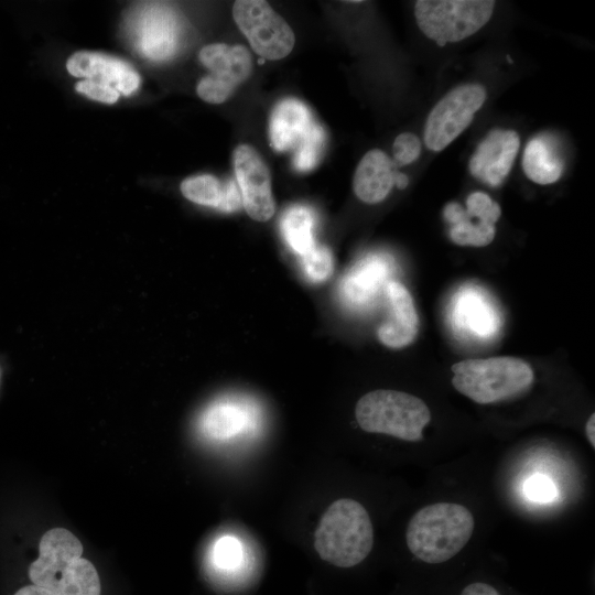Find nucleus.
<instances>
[{"instance_id":"obj_1","label":"nucleus","mask_w":595,"mask_h":595,"mask_svg":"<svg viewBox=\"0 0 595 595\" xmlns=\"http://www.w3.org/2000/svg\"><path fill=\"white\" fill-rule=\"evenodd\" d=\"M80 541L64 528L45 532L39 558L29 567L32 583L52 595H100V581L91 562L84 559Z\"/></svg>"},{"instance_id":"obj_2","label":"nucleus","mask_w":595,"mask_h":595,"mask_svg":"<svg viewBox=\"0 0 595 595\" xmlns=\"http://www.w3.org/2000/svg\"><path fill=\"white\" fill-rule=\"evenodd\" d=\"M475 528L472 512L454 502H435L418 510L410 519L405 541L419 560L443 563L469 541Z\"/></svg>"},{"instance_id":"obj_3","label":"nucleus","mask_w":595,"mask_h":595,"mask_svg":"<svg viewBox=\"0 0 595 595\" xmlns=\"http://www.w3.org/2000/svg\"><path fill=\"white\" fill-rule=\"evenodd\" d=\"M374 545V528L365 507L349 498L332 502L314 533V548L321 559L351 567L364 561Z\"/></svg>"},{"instance_id":"obj_4","label":"nucleus","mask_w":595,"mask_h":595,"mask_svg":"<svg viewBox=\"0 0 595 595\" xmlns=\"http://www.w3.org/2000/svg\"><path fill=\"white\" fill-rule=\"evenodd\" d=\"M451 370L453 387L479 404L512 398L529 389L534 378L528 363L511 356L466 359Z\"/></svg>"},{"instance_id":"obj_5","label":"nucleus","mask_w":595,"mask_h":595,"mask_svg":"<svg viewBox=\"0 0 595 595\" xmlns=\"http://www.w3.org/2000/svg\"><path fill=\"white\" fill-rule=\"evenodd\" d=\"M358 425L368 433H380L403 441L423 440L431 421L429 407L420 398L396 390H374L363 396L355 408Z\"/></svg>"},{"instance_id":"obj_6","label":"nucleus","mask_w":595,"mask_h":595,"mask_svg":"<svg viewBox=\"0 0 595 595\" xmlns=\"http://www.w3.org/2000/svg\"><path fill=\"white\" fill-rule=\"evenodd\" d=\"M495 1L419 0L414 17L422 33L444 46L462 41L480 30L491 18Z\"/></svg>"},{"instance_id":"obj_7","label":"nucleus","mask_w":595,"mask_h":595,"mask_svg":"<svg viewBox=\"0 0 595 595\" xmlns=\"http://www.w3.org/2000/svg\"><path fill=\"white\" fill-rule=\"evenodd\" d=\"M486 100L479 84H463L448 91L430 111L423 139L428 149L439 152L450 145L473 121Z\"/></svg>"},{"instance_id":"obj_8","label":"nucleus","mask_w":595,"mask_h":595,"mask_svg":"<svg viewBox=\"0 0 595 595\" xmlns=\"http://www.w3.org/2000/svg\"><path fill=\"white\" fill-rule=\"evenodd\" d=\"M232 15L253 51L261 57L275 61L292 51L294 33L268 2L238 0L234 3Z\"/></svg>"},{"instance_id":"obj_9","label":"nucleus","mask_w":595,"mask_h":595,"mask_svg":"<svg viewBox=\"0 0 595 595\" xmlns=\"http://www.w3.org/2000/svg\"><path fill=\"white\" fill-rule=\"evenodd\" d=\"M501 215L498 203L484 192H473L463 207L456 202L443 208V218L450 226V238L458 246L485 247L496 234L495 224Z\"/></svg>"},{"instance_id":"obj_10","label":"nucleus","mask_w":595,"mask_h":595,"mask_svg":"<svg viewBox=\"0 0 595 595\" xmlns=\"http://www.w3.org/2000/svg\"><path fill=\"white\" fill-rule=\"evenodd\" d=\"M242 207L257 221L269 220L275 210L271 176L260 154L248 144L238 145L232 155Z\"/></svg>"},{"instance_id":"obj_11","label":"nucleus","mask_w":595,"mask_h":595,"mask_svg":"<svg viewBox=\"0 0 595 595\" xmlns=\"http://www.w3.org/2000/svg\"><path fill=\"white\" fill-rule=\"evenodd\" d=\"M178 30L175 13L162 3L143 6L131 19V31L138 51L152 61H164L174 54Z\"/></svg>"},{"instance_id":"obj_12","label":"nucleus","mask_w":595,"mask_h":595,"mask_svg":"<svg viewBox=\"0 0 595 595\" xmlns=\"http://www.w3.org/2000/svg\"><path fill=\"white\" fill-rule=\"evenodd\" d=\"M520 147L516 131L491 130L473 153L468 169L470 174L490 187H498L509 174Z\"/></svg>"},{"instance_id":"obj_13","label":"nucleus","mask_w":595,"mask_h":595,"mask_svg":"<svg viewBox=\"0 0 595 595\" xmlns=\"http://www.w3.org/2000/svg\"><path fill=\"white\" fill-rule=\"evenodd\" d=\"M392 271V259L387 255L372 253L359 260L343 278L339 292L343 301L351 307L369 305L387 285Z\"/></svg>"},{"instance_id":"obj_14","label":"nucleus","mask_w":595,"mask_h":595,"mask_svg":"<svg viewBox=\"0 0 595 595\" xmlns=\"http://www.w3.org/2000/svg\"><path fill=\"white\" fill-rule=\"evenodd\" d=\"M66 67L73 76L107 84L125 96L140 85V76L131 65L101 53L77 52L68 58Z\"/></svg>"},{"instance_id":"obj_15","label":"nucleus","mask_w":595,"mask_h":595,"mask_svg":"<svg viewBox=\"0 0 595 595\" xmlns=\"http://www.w3.org/2000/svg\"><path fill=\"white\" fill-rule=\"evenodd\" d=\"M388 302L387 320L379 326V340L390 348L411 344L419 329V316L408 289L398 281H389L385 288Z\"/></svg>"},{"instance_id":"obj_16","label":"nucleus","mask_w":595,"mask_h":595,"mask_svg":"<svg viewBox=\"0 0 595 595\" xmlns=\"http://www.w3.org/2000/svg\"><path fill=\"white\" fill-rule=\"evenodd\" d=\"M452 305L453 324L462 333L485 339L491 338L499 331V313L475 286H465L457 291Z\"/></svg>"},{"instance_id":"obj_17","label":"nucleus","mask_w":595,"mask_h":595,"mask_svg":"<svg viewBox=\"0 0 595 595\" xmlns=\"http://www.w3.org/2000/svg\"><path fill=\"white\" fill-rule=\"evenodd\" d=\"M397 172L393 161L381 150L368 151L357 165L353 186L356 196L367 204L383 201L393 185Z\"/></svg>"},{"instance_id":"obj_18","label":"nucleus","mask_w":595,"mask_h":595,"mask_svg":"<svg viewBox=\"0 0 595 595\" xmlns=\"http://www.w3.org/2000/svg\"><path fill=\"white\" fill-rule=\"evenodd\" d=\"M314 122L309 107L286 98L275 105L269 122L270 143L275 151L293 150Z\"/></svg>"},{"instance_id":"obj_19","label":"nucleus","mask_w":595,"mask_h":595,"mask_svg":"<svg viewBox=\"0 0 595 595\" xmlns=\"http://www.w3.org/2000/svg\"><path fill=\"white\" fill-rule=\"evenodd\" d=\"M201 62L214 75L235 88L245 82L252 71L249 51L241 45L214 43L204 46L199 52Z\"/></svg>"},{"instance_id":"obj_20","label":"nucleus","mask_w":595,"mask_h":595,"mask_svg":"<svg viewBox=\"0 0 595 595\" xmlns=\"http://www.w3.org/2000/svg\"><path fill=\"white\" fill-rule=\"evenodd\" d=\"M522 167L532 182L547 185L556 182L562 176L564 164L551 141L539 136L527 143Z\"/></svg>"},{"instance_id":"obj_21","label":"nucleus","mask_w":595,"mask_h":595,"mask_svg":"<svg viewBox=\"0 0 595 595\" xmlns=\"http://www.w3.org/2000/svg\"><path fill=\"white\" fill-rule=\"evenodd\" d=\"M248 412L234 401L224 400L210 404L203 413L201 431L212 439H225L234 435L248 423Z\"/></svg>"},{"instance_id":"obj_22","label":"nucleus","mask_w":595,"mask_h":595,"mask_svg":"<svg viewBox=\"0 0 595 595\" xmlns=\"http://www.w3.org/2000/svg\"><path fill=\"white\" fill-rule=\"evenodd\" d=\"M315 216L304 205H292L282 215L280 228L288 246L301 257L316 245L314 239Z\"/></svg>"},{"instance_id":"obj_23","label":"nucleus","mask_w":595,"mask_h":595,"mask_svg":"<svg viewBox=\"0 0 595 595\" xmlns=\"http://www.w3.org/2000/svg\"><path fill=\"white\" fill-rule=\"evenodd\" d=\"M325 145V131L314 121L293 149V166L299 172H310L320 163Z\"/></svg>"},{"instance_id":"obj_24","label":"nucleus","mask_w":595,"mask_h":595,"mask_svg":"<svg viewBox=\"0 0 595 595\" xmlns=\"http://www.w3.org/2000/svg\"><path fill=\"white\" fill-rule=\"evenodd\" d=\"M181 191L187 199L214 208H218L223 198V183L210 174L185 178L181 184Z\"/></svg>"},{"instance_id":"obj_25","label":"nucleus","mask_w":595,"mask_h":595,"mask_svg":"<svg viewBox=\"0 0 595 595\" xmlns=\"http://www.w3.org/2000/svg\"><path fill=\"white\" fill-rule=\"evenodd\" d=\"M242 550L232 537L219 539L213 548L210 562L215 571L224 575H234L241 570Z\"/></svg>"},{"instance_id":"obj_26","label":"nucleus","mask_w":595,"mask_h":595,"mask_svg":"<svg viewBox=\"0 0 595 595\" xmlns=\"http://www.w3.org/2000/svg\"><path fill=\"white\" fill-rule=\"evenodd\" d=\"M302 267L310 281L320 283L327 280L333 272V257L329 249L322 245H315L313 249L302 256Z\"/></svg>"},{"instance_id":"obj_27","label":"nucleus","mask_w":595,"mask_h":595,"mask_svg":"<svg viewBox=\"0 0 595 595\" xmlns=\"http://www.w3.org/2000/svg\"><path fill=\"white\" fill-rule=\"evenodd\" d=\"M196 90L203 100L210 104H221L230 97L235 87L209 74L198 82Z\"/></svg>"},{"instance_id":"obj_28","label":"nucleus","mask_w":595,"mask_h":595,"mask_svg":"<svg viewBox=\"0 0 595 595\" xmlns=\"http://www.w3.org/2000/svg\"><path fill=\"white\" fill-rule=\"evenodd\" d=\"M420 139L410 132H403L399 134L392 147L394 165H408L414 162L421 153Z\"/></svg>"},{"instance_id":"obj_29","label":"nucleus","mask_w":595,"mask_h":595,"mask_svg":"<svg viewBox=\"0 0 595 595\" xmlns=\"http://www.w3.org/2000/svg\"><path fill=\"white\" fill-rule=\"evenodd\" d=\"M524 495L536 502H550L555 499L556 488L553 482L544 475H533L523 486Z\"/></svg>"},{"instance_id":"obj_30","label":"nucleus","mask_w":595,"mask_h":595,"mask_svg":"<svg viewBox=\"0 0 595 595\" xmlns=\"http://www.w3.org/2000/svg\"><path fill=\"white\" fill-rule=\"evenodd\" d=\"M76 90L94 100L105 104H115L120 96L113 87L91 79L78 82Z\"/></svg>"},{"instance_id":"obj_31","label":"nucleus","mask_w":595,"mask_h":595,"mask_svg":"<svg viewBox=\"0 0 595 595\" xmlns=\"http://www.w3.org/2000/svg\"><path fill=\"white\" fill-rule=\"evenodd\" d=\"M242 207V198L237 183L228 180L223 183V198L217 209L225 213H232Z\"/></svg>"},{"instance_id":"obj_32","label":"nucleus","mask_w":595,"mask_h":595,"mask_svg":"<svg viewBox=\"0 0 595 595\" xmlns=\"http://www.w3.org/2000/svg\"><path fill=\"white\" fill-rule=\"evenodd\" d=\"M461 595H499V593L486 583L476 582L466 586Z\"/></svg>"},{"instance_id":"obj_33","label":"nucleus","mask_w":595,"mask_h":595,"mask_svg":"<svg viewBox=\"0 0 595 595\" xmlns=\"http://www.w3.org/2000/svg\"><path fill=\"white\" fill-rule=\"evenodd\" d=\"M14 595H52L48 591L34 584L20 588Z\"/></svg>"},{"instance_id":"obj_34","label":"nucleus","mask_w":595,"mask_h":595,"mask_svg":"<svg viewBox=\"0 0 595 595\" xmlns=\"http://www.w3.org/2000/svg\"><path fill=\"white\" fill-rule=\"evenodd\" d=\"M594 424H595V414L593 413L588 418L585 424V434L593 448L595 447Z\"/></svg>"},{"instance_id":"obj_35","label":"nucleus","mask_w":595,"mask_h":595,"mask_svg":"<svg viewBox=\"0 0 595 595\" xmlns=\"http://www.w3.org/2000/svg\"><path fill=\"white\" fill-rule=\"evenodd\" d=\"M396 185L399 188H404L408 185V177L404 174L398 173L396 176Z\"/></svg>"}]
</instances>
